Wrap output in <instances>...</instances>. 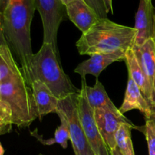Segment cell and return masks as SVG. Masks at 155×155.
<instances>
[{
    "mask_svg": "<svg viewBox=\"0 0 155 155\" xmlns=\"http://www.w3.org/2000/svg\"><path fill=\"white\" fill-rule=\"evenodd\" d=\"M94 117L98 130L110 151L117 147L115 134L121 124H133L120 110L114 111L107 108L94 110Z\"/></svg>",
    "mask_w": 155,
    "mask_h": 155,
    "instance_id": "cell-8",
    "label": "cell"
},
{
    "mask_svg": "<svg viewBox=\"0 0 155 155\" xmlns=\"http://www.w3.org/2000/svg\"><path fill=\"white\" fill-rule=\"evenodd\" d=\"M30 87L33 91L39 120L42 121V117L48 114H56L59 99L53 94L49 88L39 80L33 81Z\"/></svg>",
    "mask_w": 155,
    "mask_h": 155,
    "instance_id": "cell-13",
    "label": "cell"
},
{
    "mask_svg": "<svg viewBox=\"0 0 155 155\" xmlns=\"http://www.w3.org/2000/svg\"><path fill=\"white\" fill-rule=\"evenodd\" d=\"M36 10L34 0H9L2 14L5 36L21 64L26 67L33 54L30 27Z\"/></svg>",
    "mask_w": 155,
    "mask_h": 155,
    "instance_id": "cell-3",
    "label": "cell"
},
{
    "mask_svg": "<svg viewBox=\"0 0 155 155\" xmlns=\"http://www.w3.org/2000/svg\"><path fill=\"white\" fill-rule=\"evenodd\" d=\"M154 42H155V21H154Z\"/></svg>",
    "mask_w": 155,
    "mask_h": 155,
    "instance_id": "cell-31",
    "label": "cell"
},
{
    "mask_svg": "<svg viewBox=\"0 0 155 155\" xmlns=\"http://www.w3.org/2000/svg\"><path fill=\"white\" fill-rule=\"evenodd\" d=\"M0 100L8 104L13 124L19 128L29 127L39 117L33 91L22 73L0 84Z\"/></svg>",
    "mask_w": 155,
    "mask_h": 155,
    "instance_id": "cell-4",
    "label": "cell"
},
{
    "mask_svg": "<svg viewBox=\"0 0 155 155\" xmlns=\"http://www.w3.org/2000/svg\"><path fill=\"white\" fill-rule=\"evenodd\" d=\"M56 114L60 118L61 124L56 129L55 132H54V137L53 139H42V136L39 135V133H38L37 130H35L34 131L32 132L31 135L36 137V139H37V140L44 145H54V144H59L63 148H68V142L70 140V133L68 122H67L66 117L61 112L57 110Z\"/></svg>",
    "mask_w": 155,
    "mask_h": 155,
    "instance_id": "cell-18",
    "label": "cell"
},
{
    "mask_svg": "<svg viewBox=\"0 0 155 155\" xmlns=\"http://www.w3.org/2000/svg\"><path fill=\"white\" fill-rule=\"evenodd\" d=\"M82 84L84 86L88 102L93 110L98 108H107L114 111L119 110L112 102L104 86L98 79H96L95 84L93 86H88L86 80H82Z\"/></svg>",
    "mask_w": 155,
    "mask_h": 155,
    "instance_id": "cell-16",
    "label": "cell"
},
{
    "mask_svg": "<svg viewBox=\"0 0 155 155\" xmlns=\"http://www.w3.org/2000/svg\"><path fill=\"white\" fill-rule=\"evenodd\" d=\"M12 115L7 103L0 100V136L9 133L12 130Z\"/></svg>",
    "mask_w": 155,
    "mask_h": 155,
    "instance_id": "cell-20",
    "label": "cell"
},
{
    "mask_svg": "<svg viewBox=\"0 0 155 155\" xmlns=\"http://www.w3.org/2000/svg\"><path fill=\"white\" fill-rule=\"evenodd\" d=\"M155 8L152 0H139L136 15L135 29L137 31L134 45H142L150 39H154Z\"/></svg>",
    "mask_w": 155,
    "mask_h": 155,
    "instance_id": "cell-9",
    "label": "cell"
},
{
    "mask_svg": "<svg viewBox=\"0 0 155 155\" xmlns=\"http://www.w3.org/2000/svg\"><path fill=\"white\" fill-rule=\"evenodd\" d=\"M145 125L144 128V134L148 143V154L155 155V127L151 120L145 119Z\"/></svg>",
    "mask_w": 155,
    "mask_h": 155,
    "instance_id": "cell-21",
    "label": "cell"
},
{
    "mask_svg": "<svg viewBox=\"0 0 155 155\" xmlns=\"http://www.w3.org/2000/svg\"><path fill=\"white\" fill-rule=\"evenodd\" d=\"M78 110L82 127L95 155H110V150L104 142L94 117V110L86 98L83 85L78 93Z\"/></svg>",
    "mask_w": 155,
    "mask_h": 155,
    "instance_id": "cell-7",
    "label": "cell"
},
{
    "mask_svg": "<svg viewBox=\"0 0 155 155\" xmlns=\"http://www.w3.org/2000/svg\"><path fill=\"white\" fill-rule=\"evenodd\" d=\"M132 49L152 89L155 105V42L154 39H148L142 45H133Z\"/></svg>",
    "mask_w": 155,
    "mask_h": 155,
    "instance_id": "cell-12",
    "label": "cell"
},
{
    "mask_svg": "<svg viewBox=\"0 0 155 155\" xmlns=\"http://www.w3.org/2000/svg\"><path fill=\"white\" fill-rule=\"evenodd\" d=\"M75 1V0H61V2H62V4L64 5V6H66L67 5H68L69 3Z\"/></svg>",
    "mask_w": 155,
    "mask_h": 155,
    "instance_id": "cell-28",
    "label": "cell"
},
{
    "mask_svg": "<svg viewBox=\"0 0 155 155\" xmlns=\"http://www.w3.org/2000/svg\"><path fill=\"white\" fill-rule=\"evenodd\" d=\"M124 61L126 62L129 71V77L134 81L136 86L139 88L142 93L146 98L151 105V107L154 105V95L152 89L149 84L148 79L142 71L136 55L132 48L126 52V57Z\"/></svg>",
    "mask_w": 155,
    "mask_h": 155,
    "instance_id": "cell-15",
    "label": "cell"
},
{
    "mask_svg": "<svg viewBox=\"0 0 155 155\" xmlns=\"http://www.w3.org/2000/svg\"><path fill=\"white\" fill-rule=\"evenodd\" d=\"M3 45H8L5 36L4 29H3L2 20V15L0 14V46Z\"/></svg>",
    "mask_w": 155,
    "mask_h": 155,
    "instance_id": "cell-23",
    "label": "cell"
},
{
    "mask_svg": "<svg viewBox=\"0 0 155 155\" xmlns=\"http://www.w3.org/2000/svg\"><path fill=\"white\" fill-rule=\"evenodd\" d=\"M78 93L59 99L58 110L66 117L70 133V140L75 155H95L82 127L78 110Z\"/></svg>",
    "mask_w": 155,
    "mask_h": 155,
    "instance_id": "cell-5",
    "label": "cell"
},
{
    "mask_svg": "<svg viewBox=\"0 0 155 155\" xmlns=\"http://www.w3.org/2000/svg\"><path fill=\"white\" fill-rule=\"evenodd\" d=\"M65 8L70 21L82 33L87 32L100 18L84 0H75L67 5Z\"/></svg>",
    "mask_w": 155,
    "mask_h": 155,
    "instance_id": "cell-11",
    "label": "cell"
},
{
    "mask_svg": "<svg viewBox=\"0 0 155 155\" xmlns=\"http://www.w3.org/2000/svg\"><path fill=\"white\" fill-rule=\"evenodd\" d=\"M121 114H125L132 110H139L147 118L151 114V105L142 93L139 88L129 77L123 104L119 107Z\"/></svg>",
    "mask_w": 155,
    "mask_h": 155,
    "instance_id": "cell-14",
    "label": "cell"
},
{
    "mask_svg": "<svg viewBox=\"0 0 155 155\" xmlns=\"http://www.w3.org/2000/svg\"><path fill=\"white\" fill-rule=\"evenodd\" d=\"M9 2V0H0V14H2L4 11L5 10Z\"/></svg>",
    "mask_w": 155,
    "mask_h": 155,
    "instance_id": "cell-25",
    "label": "cell"
},
{
    "mask_svg": "<svg viewBox=\"0 0 155 155\" xmlns=\"http://www.w3.org/2000/svg\"><path fill=\"white\" fill-rule=\"evenodd\" d=\"M136 33L135 27L99 18L87 32L82 33L76 46L81 55L127 51L134 45Z\"/></svg>",
    "mask_w": 155,
    "mask_h": 155,
    "instance_id": "cell-2",
    "label": "cell"
},
{
    "mask_svg": "<svg viewBox=\"0 0 155 155\" xmlns=\"http://www.w3.org/2000/svg\"><path fill=\"white\" fill-rule=\"evenodd\" d=\"M43 27L42 42L51 43L58 53L57 36L59 27L67 15L65 6L61 0H34Z\"/></svg>",
    "mask_w": 155,
    "mask_h": 155,
    "instance_id": "cell-6",
    "label": "cell"
},
{
    "mask_svg": "<svg viewBox=\"0 0 155 155\" xmlns=\"http://www.w3.org/2000/svg\"><path fill=\"white\" fill-rule=\"evenodd\" d=\"M5 154V150H4V148L2 147V145L1 142H0V155H4Z\"/></svg>",
    "mask_w": 155,
    "mask_h": 155,
    "instance_id": "cell-29",
    "label": "cell"
},
{
    "mask_svg": "<svg viewBox=\"0 0 155 155\" xmlns=\"http://www.w3.org/2000/svg\"><path fill=\"white\" fill-rule=\"evenodd\" d=\"M92 9H94L100 18H107V12L103 0H84Z\"/></svg>",
    "mask_w": 155,
    "mask_h": 155,
    "instance_id": "cell-22",
    "label": "cell"
},
{
    "mask_svg": "<svg viewBox=\"0 0 155 155\" xmlns=\"http://www.w3.org/2000/svg\"><path fill=\"white\" fill-rule=\"evenodd\" d=\"M126 52L118 51L109 54H92L88 60L79 64L74 72L80 74L82 80H86V76L88 74L93 75L98 79L100 74L112 63L125 60Z\"/></svg>",
    "mask_w": 155,
    "mask_h": 155,
    "instance_id": "cell-10",
    "label": "cell"
},
{
    "mask_svg": "<svg viewBox=\"0 0 155 155\" xmlns=\"http://www.w3.org/2000/svg\"><path fill=\"white\" fill-rule=\"evenodd\" d=\"M110 155H123L120 153V151H119V149H118V148H117V147L114 148V149L111 150V151H110Z\"/></svg>",
    "mask_w": 155,
    "mask_h": 155,
    "instance_id": "cell-26",
    "label": "cell"
},
{
    "mask_svg": "<svg viewBox=\"0 0 155 155\" xmlns=\"http://www.w3.org/2000/svg\"><path fill=\"white\" fill-rule=\"evenodd\" d=\"M145 119L151 120L153 122V124H154V127H155V114H154L151 113V114H150V116L148 117L145 118Z\"/></svg>",
    "mask_w": 155,
    "mask_h": 155,
    "instance_id": "cell-27",
    "label": "cell"
},
{
    "mask_svg": "<svg viewBox=\"0 0 155 155\" xmlns=\"http://www.w3.org/2000/svg\"><path fill=\"white\" fill-rule=\"evenodd\" d=\"M151 113L154 114H155V105L152 106V107H151Z\"/></svg>",
    "mask_w": 155,
    "mask_h": 155,
    "instance_id": "cell-30",
    "label": "cell"
},
{
    "mask_svg": "<svg viewBox=\"0 0 155 155\" xmlns=\"http://www.w3.org/2000/svg\"><path fill=\"white\" fill-rule=\"evenodd\" d=\"M133 129L138 128L134 124H122L115 134L117 148L123 155H136L132 142Z\"/></svg>",
    "mask_w": 155,
    "mask_h": 155,
    "instance_id": "cell-19",
    "label": "cell"
},
{
    "mask_svg": "<svg viewBox=\"0 0 155 155\" xmlns=\"http://www.w3.org/2000/svg\"><path fill=\"white\" fill-rule=\"evenodd\" d=\"M8 45L0 46V84L21 74Z\"/></svg>",
    "mask_w": 155,
    "mask_h": 155,
    "instance_id": "cell-17",
    "label": "cell"
},
{
    "mask_svg": "<svg viewBox=\"0 0 155 155\" xmlns=\"http://www.w3.org/2000/svg\"><path fill=\"white\" fill-rule=\"evenodd\" d=\"M39 155H43V154H39Z\"/></svg>",
    "mask_w": 155,
    "mask_h": 155,
    "instance_id": "cell-32",
    "label": "cell"
},
{
    "mask_svg": "<svg viewBox=\"0 0 155 155\" xmlns=\"http://www.w3.org/2000/svg\"><path fill=\"white\" fill-rule=\"evenodd\" d=\"M107 14L113 13V0H103Z\"/></svg>",
    "mask_w": 155,
    "mask_h": 155,
    "instance_id": "cell-24",
    "label": "cell"
},
{
    "mask_svg": "<svg viewBox=\"0 0 155 155\" xmlns=\"http://www.w3.org/2000/svg\"><path fill=\"white\" fill-rule=\"evenodd\" d=\"M60 55L51 43L42 42L39 51L32 55L28 63L21 70L27 84L35 80L46 85L58 99L77 93L80 89L73 84L61 66Z\"/></svg>",
    "mask_w": 155,
    "mask_h": 155,
    "instance_id": "cell-1",
    "label": "cell"
}]
</instances>
